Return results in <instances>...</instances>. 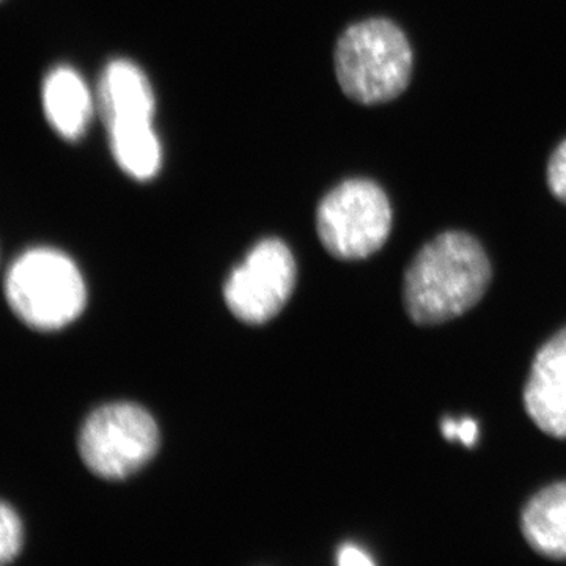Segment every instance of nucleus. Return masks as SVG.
<instances>
[{
    "label": "nucleus",
    "instance_id": "1",
    "mask_svg": "<svg viewBox=\"0 0 566 566\" xmlns=\"http://www.w3.org/2000/svg\"><path fill=\"white\" fill-rule=\"evenodd\" d=\"M490 282V260L474 237L464 232L438 234L406 270V312L423 326L450 322L471 311Z\"/></svg>",
    "mask_w": 566,
    "mask_h": 566
},
{
    "label": "nucleus",
    "instance_id": "2",
    "mask_svg": "<svg viewBox=\"0 0 566 566\" xmlns=\"http://www.w3.org/2000/svg\"><path fill=\"white\" fill-rule=\"evenodd\" d=\"M412 63L405 32L386 18L349 25L334 52L338 85L349 99L365 106L398 98L411 81Z\"/></svg>",
    "mask_w": 566,
    "mask_h": 566
},
{
    "label": "nucleus",
    "instance_id": "3",
    "mask_svg": "<svg viewBox=\"0 0 566 566\" xmlns=\"http://www.w3.org/2000/svg\"><path fill=\"white\" fill-rule=\"evenodd\" d=\"M3 289L14 315L39 331L73 323L87 300L76 264L54 249H32L18 256L7 271Z\"/></svg>",
    "mask_w": 566,
    "mask_h": 566
},
{
    "label": "nucleus",
    "instance_id": "4",
    "mask_svg": "<svg viewBox=\"0 0 566 566\" xmlns=\"http://www.w3.org/2000/svg\"><path fill=\"white\" fill-rule=\"evenodd\" d=\"M316 230L324 249L335 259H367L389 238L392 207L375 181L346 180L319 202Z\"/></svg>",
    "mask_w": 566,
    "mask_h": 566
},
{
    "label": "nucleus",
    "instance_id": "5",
    "mask_svg": "<svg viewBox=\"0 0 566 566\" xmlns=\"http://www.w3.org/2000/svg\"><path fill=\"white\" fill-rule=\"evenodd\" d=\"M158 447V424L137 405L102 406L82 423V461L102 479L122 480L136 474L156 455Z\"/></svg>",
    "mask_w": 566,
    "mask_h": 566
},
{
    "label": "nucleus",
    "instance_id": "6",
    "mask_svg": "<svg viewBox=\"0 0 566 566\" xmlns=\"http://www.w3.org/2000/svg\"><path fill=\"white\" fill-rule=\"evenodd\" d=\"M296 262L281 240L260 241L243 263L234 268L223 286L230 312L248 324L274 318L292 296Z\"/></svg>",
    "mask_w": 566,
    "mask_h": 566
},
{
    "label": "nucleus",
    "instance_id": "7",
    "mask_svg": "<svg viewBox=\"0 0 566 566\" xmlns=\"http://www.w3.org/2000/svg\"><path fill=\"white\" fill-rule=\"evenodd\" d=\"M524 406L543 433L566 439V327L536 353L524 387Z\"/></svg>",
    "mask_w": 566,
    "mask_h": 566
},
{
    "label": "nucleus",
    "instance_id": "8",
    "mask_svg": "<svg viewBox=\"0 0 566 566\" xmlns=\"http://www.w3.org/2000/svg\"><path fill=\"white\" fill-rule=\"evenodd\" d=\"M99 109L106 126L153 122L155 95L150 81L129 61H114L99 81Z\"/></svg>",
    "mask_w": 566,
    "mask_h": 566
},
{
    "label": "nucleus",
    "instance_id": "9",
    "mask_svg": "<svg viewBox=\"0 0 566 566\" xmlns=\"http://www.w3.org/2000/svg\"><path fill=\"white\" fill-rule=\"evenodd\" d=\"M43 107L52 128L65 139H81L91 125V92L80 73L70 66H57L48 74L43 84Z\"/></svg>",
    "mask_w": 566,
    "mask_h": 566
},
{
    "label": "nucleus",
    "instance_id": "10",
    "mask_svg": "<svg viewBox=\"0 0 566 566\" xmlns=\"http://www.w3.org/2000/svg\"><path fill=\"white\" fill-rule=\"evenodd\" d=\"M521 531L539 556L566 558V482L554 483L536 493L521 515Z\"/></svg>",
    "mask_w": 566,
    "mask_h": 566
},
{
    "label": "nucleus",
    "instance_id": "11",
    "mask_svg": "<svg viewBox=\"0 0 566 566\" xmlns=\"http://www.w3.org/2000/svg\"><path fill=\"white\" fill-rule=\"evenodd\" d=\"M112 155L118 166L136 180H150L161 167V144L153 122L118 123L107 126Z\"/></svg>",
    "mask_w": 566,
    "mask_h": 566
},
{
    "label": "nucleus",
    "instance_id": "12",
    "mask_svg": "<svg viewBox=\"0 0 566 566\" xmlns=\"http://www.w3.org/2000/svg\"><path fill=\"white\" fill-rule=\"evenodd\" d=\"M22 546V526L17 512L7 502L0 506V564L17 558Z\"/></svg>",
    "mask_w": 566,
    "mask_h": 566
},
{
    "label": "nucleus",
    "instance_id": "13",
    "mask_svg": "<svg viewBox=\"0 0 566 566\" xmlns=\"http://www.w3.org/2000/svg\"><path fill=\"white\" fill-rule=\"evenodd\" d=\"M547 188L553 196L566 205V140L551 155L546 169Z\"/></svg>",
    "mask_w": 566,
    "mask_h": 566
},
{
    "label": "nucleus",
    "instance_id": "14",
    "mask_svg": "<svg viewBox=\"0 0 566 566\" xmlns=\"http://www.w3.org/2000/svg\"><path fill=\"white\" fill-rule=\"evenodd\" d=\"M442 434L449 441L463 442L465 447H472L479 438V424L471 417L455 420L452 417H446L441 423Z\"/></svg>",
    "mask_w": 566,
    "mask_h": 566
},
{
    "label": "nucleus",
    "instance_id": "15",
    "mask_svg": "<svg viewBox=\"0 0 566 566\" xmlns=\"http://www.w3.org/2000/svg\"><path fill=\"white\" fill-rule=\"evenodd\" d=\"M337 564L342 566H371V560L365 551L356 545H344L338 549Z\"/></svg>",
    "mask_w": 566,
    "mask_h": 566
}]
</instances>
